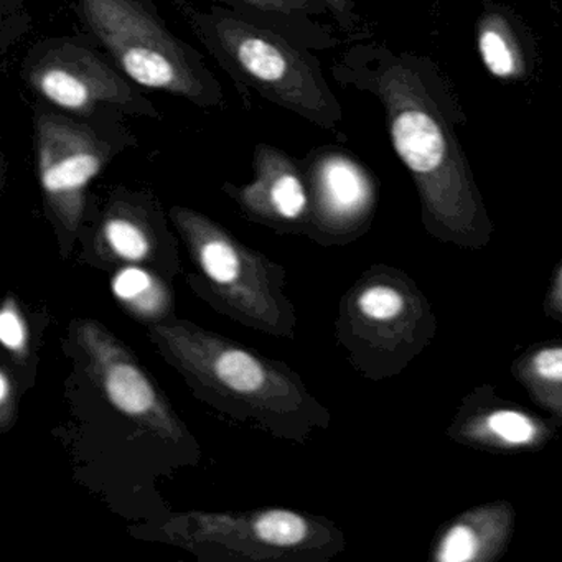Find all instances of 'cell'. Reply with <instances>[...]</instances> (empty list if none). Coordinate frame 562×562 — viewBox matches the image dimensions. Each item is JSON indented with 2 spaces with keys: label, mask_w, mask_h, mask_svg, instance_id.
<instances>
[{
  "label": "cell",
  "mask_w": 562,
  "mask_h": 562,
  "mask_svg": "<svg viewBox=\"0 0 562 562\" xmlns=\"http://www.w3.org/2000/svg\"><path fill=\"white\" fill-rule=\"evenodd\" d=\"M436 330L432 304L401 269L373 266L341 299L338 341L370 380L400 374L429 347Z\"/></svg>",
  "instance_id": "3957f363"
},
{
  "label": "cell",
  "mask_w": 562,
  "mask_h": 562,
  "mask_svg": "<svg viewBox=\"0 0 562 562\" xmlns=\"http://www.w3.org/2000/svg\"><path fill=\"white\" fill-rule=\"evenodd\" d=\"M243 2L271 14H311L315 11V0H243Z\"/></svg>",
  "instance_id": "44dd1931"
},
{
  "label": "cell",
  "mask_w": 562,
  "mask_h": 562,
  "mask_svg": "<svg viewBox=\"0 0 562 562\" xmlns=\"http://www.w3.org/2000/svg\"><path fill=\"white\" fill-rule=\"evenodd\" d=\"M91 34L134 83L210 106L218 90L156 15L137 0H81Z\"/></svg>",
  "instance_id": "8992f818"
},
{
  "label": "cell",
  "mask_w": 562,
  "mask_h": 562,
  "mask_svg": "<svg viewBox=\"0 0 562 562\" xmlns=\"http://www.w3.org/2000/svg\"><path fill=\"white\" fill-rule=\"evenodd\" d=\"M479 52L486 70L499 80H515L525 71L518 42L499 15H490L480 25Z\"/></svg>",
  "instance_id": "ac0fdd59"
},
{
  "label": "cell",
  "mask_w": 562,
  "mask_h": 562,
  "mask_svg": "<svg viewBox=\"0 0 562 562\" xmlns=\"http://www.w3.org/2000/svg\"><path fill=\"white\" fill-rule=\"evenodd\" d=\"M114 297L144 325L172 321L173 295L159 272L140 266H124L111 281Z\"/></svg>",
  "instance_id": "e0dca14e"
},
{
  "label": "cell",
  "mask_w": 562,
  "mask_h": 562,
  "mask_svg": "<svg viewBox=\"0 0 562 562\" xmlns=\"http://www.w3.org/2000/svg\"><path fill=\"white\" fill-rule=\"evenodd\" d=\"M256 180L232 195L252 218L294 225L311 218V192L294 160L261 144L255 153Z\"/></svg>",
  "instance_id": "4fadbf2b"
},
{
  "label": "cell",
  "mask_w": 562,
  "mask_h": 562,
  "mask_svg": "<svg viewBox=\"0 0 562 562\" xmlns=\"http://www.w3.org/2000/svg\"><path fill=\"white\" fill-rule=\"evenodd\" d=\"M159 245L156 213L146 200L133 195L110 200L94 235L98 258L159 271Z\"/></svg>",
  "instance_id": "9a60e30c"
},
{
  "label": "cell",
  "mask_w": 562,
  "mask_h": 562,
  "mask_svg": "<svg viewBox=\"0 0 562 562\" xmlns=\"http://www.w3.org/2000/svg\"><path fill=\"white\" fill-rule=\"evenodd\" d=\"M311 222L318 232L348 241L370 225L376 189L367 170L341 153H325L308 170Z\"/></svg>",
  "instance_id": "7c38bea8"
},
{
  "label": "cell",
  "mask_w": 562,
  "mask_h": 562,
  "mask_svg": "<svg viewBox=\"0 0 562 562\" xmlns=\"http://www.w3.org/2000/svg\"><path fill=\"white\" fill-rule=\"evenodd\" d=\"M546 317L562 324V262L555 269L554 278L544 299Z\"/></svg>",
  "instance_id": "7402d4cb"
},
{
  "label": "cell",
  "mask_w": 562,
  "mask_h": 562,
  "mask_svg": "<svg viewBox=\"0 0 562 562\" xmlns=\"http://www.w3.org/2000/svg\"><path fill=\"white\" fill-rule=\"evenodd\" d=\"M515 521V506L506 499L473 506L439 529L432 559L436 562L496 561L508 549Z\"/></svg>",
  "instance_id": "5bb4252c"
},
{
  "label": "cell",
  "mask_w": 562,
  "mask_h": 562,
  "mask_svg": "<svg viewBox=\"0 0 562 562\" xmlns=\"http://www.w3.org/2000/svg\"><path fill=\"white\" fill-rule=\"evenodd\" d=\"M324 2L331 9L335 18L344 24L345 19L350 15V0H324Z\"/></svg>",
  "instance_id": "603a6c76"
},
{
  "label": "cell",
  "mask_w": 562,
  "mask_h": 562,
  "mask_svg": "<svg viewBox=\"0 0 562 562\" xmlns=\"http://www.w3.org/2000/svg\"><path fill=\"white\" fill-rule=\"evenodd\" d=\"M38 179L45 203L68 246L80 232L87 210V189L113 157L114 149L93 126L64 114L38 111Z\"/></svg>",
  "instance_id": "ba28073f"
},
{
  "label": "cell",
  "mask_w": 562,
  "mask_h": 562,
  "mask_svg": "<svg viewBox=\"0 0 562 562\" xmlns=\"http://www.w3.org/2000/svg\"><path fill=\"white\" fill-rule=\"evenodd\" d=\"M25 80L38 97L68 113L90 116L98 108L157 116L149 101L94 52L70 41L48 42L31 55Z\"/></svg>",
  "instance_id": "30bf717a"
},
{
  "label": "cell",
  "mask_w": 562,
  "mask_h": 562,
  "mask_svg": "<svg viewBox=\"0 0 562 562\" xmlns=\"http://www.w3.org/2000/svg\"><path fill=\"white\" fill-rule=\"evenodd\" d=\"M206 44L262 97L312 123L331 126L335 106L314 65L266 29L229 15L196 18Z\"/></svg>",
  "instance_id": "52a82bcc"
},
{
  "label": "cell",
  "mask_w": 562,
  "mask_h": 562,
  "mask_svg": "<svg viewBox=\"0 0 562 562\" xmlns=\"http://www.w3.org/2000/svg\"><path fill=\"white\" fill-rule=\"evenodd\" d=\"M146 328L157 353L190 390L226 416L295 442L330 423L328 411L285 364L179 318Z\"/></svg>",
  "instance_id": "6da1fadb"
},
{
  "label": "cell",
  "mask_w": 562,
  "mask_h": 562,
  "mask_svg": "<svg viewBox=\"0 0 562 562\" xmlns=\"http://www.w3.org/2000/svg\"><path fill=\"white\" fill-rule=\"evenodd\" d=\"M170 216L199 269L189 278L196 292L246 327L274 337L294 335V308L282 292L285 274L276 262L202 213L173 206Z\"/></svg>",
  "instance_id": "277c9868"
},
{
  "label": "cell",
  "mask_w": 562,
  "mask_h": 562,
  "mask_svg": "<svg viewBox=\"0 0 562 562\" xmlns=\"http://www.w3.org/2000/svg\"><path fill=\"white\" fill-rule=\"evenodd\" d=\"M512 374L536 406L562 427V340L529 347L512 364Z\"/></svg>",
  "instance_id": "2e32d148"
},
{
  "label": "cell",
  "mask_w": 562,
  "mask_h": 562,
  "mask_svg": "<svg viewBox=\"0 0 562 562\" xmlns=\"http://www.w3.org/2000/svg\"><path fill=\"white\" fill-rule=\"evenodd\" d=\"M558 430L551 419L503 400L492 386H480L463 397L446 434L472 449L525 453L544 449Z\"/></svg>",
  "instance_id": "8fae6325"
},
{
  "label": "cell",
  "mask_w": 562,
  "mask_h": 562,
  "mask_svg": "<svg viewBox=\"0 0 562 562\" xmlns=\"http://www.w3.org/2000/svg\"><path fill=\"white\" fill-rule=\"evenodd\" d=\"M0 344L18 364L21 373H27L32 355V331L24 312L15 297L9 295L0 311Z\"/></svg>",
  "instance_id": "d6986e66"
},
{
  "label": "cell",
  "mask_w": 562,
  "mask_h": 562,
  "mask_svg": "<svg viewBox=\"0 0 562 562\" xmlns=\"http://www.w3.org/2000/svg\"><path fill=\"white\" fill-rule=\"evenodd\" d=\"M18 417V381L12 380L8 368L0 370V426L8 432Z\"/></svg>",
  "instance_id": "ffe728a7"
},
{
  "label": "cell",
  "mask_w": 562,
  "mask_h": 562,
  "mask_svg": "<svg viewBox=\"0 0 562 562\" xmlns=\"http://www.w3.org/2000/svg\"><path fill=\"white\" fill-rule=\"evenodd\" d=\"M378 87L394 150L416 182L427 233L459 248H485L492 220L456 137L419 78L391 67Z\"/></svg>",
  "instance_id": "7a4b0ae2"
},
{
  "label": "cell",
  "mask_w": 562,
  "mask_h": 562,
  "mask_svg": "<svg viewBox=\"0 0 562 562\" xmlns=\"http://www.w3.org/2000/svg\"><path fill=\"white\" fill-rule=\"evenodd\" d=\"M157 538L202 559L238 561H327L345 548L327 519L284 508L179 513L159 526Z\"/></svg>",
  "instance_id": "5b68a950"
},
{
  "label": "cell",
  "mask_w": 562,
  "mask_h": 562,
  "mask_svg": "<svg viewBox=\"0 0 562 562\" xmlns=\"http://www.w3.org/2000/svg\"><path fill=\"white\" fill-rule=\"evenodd\" d=\"M74 340L81 364L120 416L170 443H183L187 427L173 413L130 348L97 321H78Z\"/></svg>",
  "instance_id": "9c48e42d"
}]
</instances>
